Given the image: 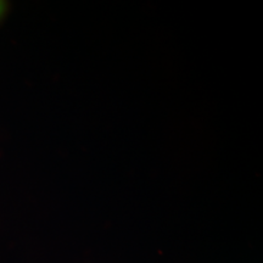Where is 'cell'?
I'll return each mask as SVG.
<instances>
[{
  "mask_svg": "<svg viewBox=\"0 0 263 263\" xmlns=\"http://www.w3.org/2000/svg\"><path fill=\"white\" fill-rule=\"evenodd\" d=\"M4 4H3V3H0V14H2V11H3V8H4V6H3Z\"/></svg>",
  "mask_w": 263,
  "mask_h": 263,
  "instance_id": "cell-1",
  "label": "cell"
}]
</instances>
